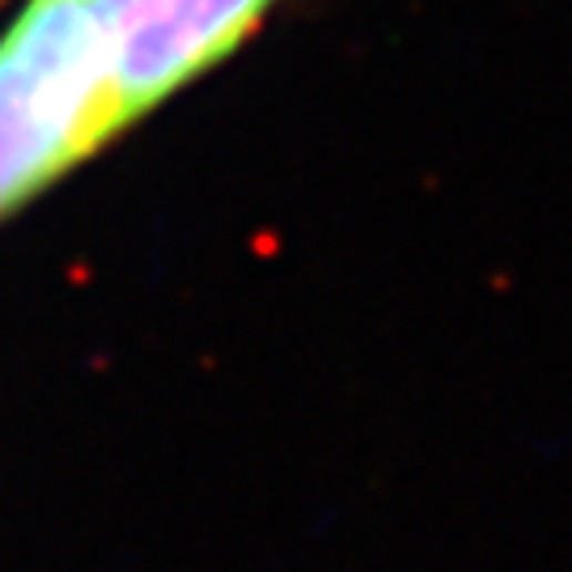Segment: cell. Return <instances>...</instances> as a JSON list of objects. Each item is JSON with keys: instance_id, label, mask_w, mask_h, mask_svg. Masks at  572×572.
Here are the masks:
<instances>
[{"instance_id": "1", "label": "cell", "mask_w": 572, "mask_h": 572, "mask_svg": "<svg viewBox=\"0 0 572 572\" xmlns=\"http://www.w3.org/2000/svg\"><path fill=\"white\" fill-rule=\"evenodd\" d=\"M123 123L102 34L81 0H25L0 30V216L22 208Z\"/></svg>"}, {"instance_id": "2", "label": "cell", "mask_w": 572, "mask_h": 572, "mask_svg": "<svg viewBox=\"0 0 572 572\" xmlns=\"http://www.w3.org/2000/svg\"><path fill=\"white\" fill-rule=\"evenodd\" d=\"M111 60L123 123L141 120L259 30L276 0H81Z\"/></svg>"}]
</instances>
